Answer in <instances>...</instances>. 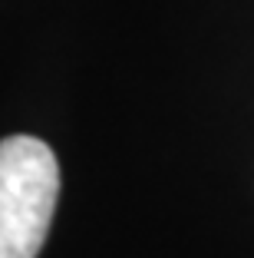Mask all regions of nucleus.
<instances>
[{
	"mask_svg": "<svg viewBox=\"0 0 254 258\" xmlns=\"http://www.w3.org/2000/svg\"><path fill=\"white\" fill-rule=\"evenodd\" d=\"M60 199V166L37 136L0 139V258H37Z\"/></svg>",
	"mask_w": 254,
	"mask_h": 258,
	"instance_id": "f257e3e1",
	"label": "nucleus"
}]
</instances>
